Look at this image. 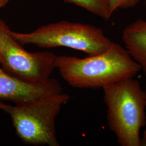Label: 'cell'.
<instances>
[{
	"label": "cell",
	"instance_id": "3957f363",
	"mask_svg": "<svg viewBox=\"0 0 146 146\" xmlns=\"http://www.w3.org/2000/svg\"><path fill=\"white\" fill-rule=\"evenodd\" d=\"M63 92L49 94L14 105H2L0 110L9 115L21 141L33 146H58L55 120L63 105L69 100Z\"/></svg>",
	"mask_w": 146,
	"mask_h": 146
},
{
	"label": "cell",
	"instance_id": "5b68a950",
	"mask_svg": "<svg viewBox=\"0 0 146 146\" xmlns=\"http://www.w3.org/2000/svg\"><path fill=\"white\" fill-rule=\"evenodd\" d=\"M22 46L0 19V66L11 75L29 82L41 83L49 80L56 68V56L49 52H29Z\"/></svg>",
	"mask_w": 146,
	"mask_h": 146
},
{
	"label": "cell",
	"instance_id": "7c38bea8",
	"mask_svg": "<svg viewBox=\"0 0 146 146\" xmlns=\"http://www.w3.org/2000/svg\"><path fill=\"white\" fill-rule=\"evenodd\" d=\"M4 102L2 101H0V108H1V106H2V105L3 104Z\"/></svg>",
	"mask_w": 146,
	"mask_h": 146
},
{
	"label": "cell",
	"instance_id": "ba28073f",
	"mask_svg": "<svg viewBox=\"0 0 146 146\" xmlns=\"http://www.w3.org/2000/svg\"><path fill=\"white\" fill-rule=\"evenodd\" d=\"M84 8L89 13L105 20H108L112 15L108 0H63Z\"/></svg>",
	"mask_w": 146,
	"mask_h": 146
},
{
	"label": "cell",
	"instance_id": "7a4b0ae2",
	"mask_svg": "<svg viewBox=\"0 0 146 146\" xmlns=\"http://www.w3.org/2000/svg\"><path fill=\"white\" fill-rule=\"evenodd\" d=\"M107 120L121 146H139L146 125V98L139 81L129 78L103 88Z\"/></svg>",
	"mask_w": 146,
	"mask_h": 146
},
{
	"label": "cell",
	"instance_id": "4fadbf2b",
	"mask_svg": "<svg viewBox=\"0 0 146 146\" xmlns=\"http://www.w3.org/2000/svg\"><path fill=\"white\" fill-rule=\"evenodd\" d=\"M144 92H145V98H146V87H145V90H144Z\"/></svg>",
	"mask_w": 146,
	"mask_h": 146
},
{
	"label": "cell",
	"instance_id": "277c9868",
	"mask_svg": "<svg viewBox=\"0 0 146 146\" xmlns=\"http://www.w3.org/2000/svg\"><path fill=\"white\" fill-rule=\"evenodd\" d=\"M11 34L21 44L42 48L64 47L95 55L107 51L112 42L102 29L88 24L61 21L49 23L30 33Z\"/></svg>",
	"mask_w": 146,
	"mask_h": 146
},
{
	"label": "cell",
	"instance_id": "52a82bcc",
	"mask_svg": "<svg viewBox=\"0 0 146 146\" xmlns=\"http://www.w3.org/2000/svg\"><path fill=\"white\" fill-rule=\"evenodd\" d=\"M122 40L132 58L146 75V20L138 19L124 28Z\"/></svg>",
	"mask_w": 146,
	"mask_h": 146
},
{
	"label": "cell",
	"instance_id": "8fae6325",
	"mask_svg": "<svg viewBox=\"0 0 146 146\" xmlns=\"http://www.w3.org/2000/svg\"><path fill=\"white\" fill-rule=\"evenodd\" d=\"M10 0H0V8L5 7Z\"/></svg>",
	"mask_w": 146,
	"mask_h": 146
},
{
	"label": "cell",
	"instance_id": "9c48e42d",
	"mask_svg": "<svg viewBox=\"0 0 146 146\" xmlns=\"http://www.w3.org/2000/svg\"><path fill=\"white\" fill-rule=\"evenodd\" d=\"M141 0H108L112 14L118 9H127L136 7Z\"/></svg>",
	"mask_w": 146,
	"mask_h": 146
},
{
	"label": "cell",
	"instance_id": "5bb4252c",
	"mask_svg": "<svg viewBox=\"0 0 146 146\" xmlns=\"http://www.w3.org/2000/svg\"><path fill=\"white\" fill-rule=\"evenodd\" d=\"M145 4H146V1H145Z\"/></svg>",
	"mask_w": 146,
	"mask_h": 146
},
{
	"label": "cell",
	"instance_id": "6da1fadb",
	"mask_svg": "<svg viewBox=\"0 0 146 146\" xmlns=\"http://www.w3.org/2000/svg\"><path fill=\"white\" fill-rule=\"evenodd\" d=\"M55 68L69 85L78 88H103L141 70L125 48L113 42L106 52L85 58L56 56Z\"/></svg>",
	"mask_w": 146,
	"mask_h": 146
},
{
	"label": "cell",
	"instance_id": "8992f818",
	"mask_svg": "<svg viewBox=\"0 0 146 146\" xmlns=\"http://www.w3.org/2000/svg\"><path fill=\"white\" fill-rule=\"evenodd\" d=\"M62 90L55 79L50 78L41 83L29 82L11 75L0 66V101L19 104Z\"/></svg>",
	"mask_w": 146,
	"mask_h": 146
},
{
	"label": "cell",
	"instance_id": "30bf717a",
	"mask_svg": "<svg viewBox=\"0 0 146 146\" xmlns=\"http://www.w3.org/2000/svg\"><path fill=\"white\" fill-rule=\"evenodd\" d=\"M139 146H146V130L144 131L142 137H140Z\"/></svg>",
	"mask_w": 146,
	"mask_h": 146
}]
</instances>
